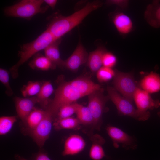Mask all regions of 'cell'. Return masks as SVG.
<instances>
[{
  "instance_id": "6da1fadb",
  "label": "cell",
  "mask_w": 160,
  "mask_h": 160,
  "mask_svg": "<svg viewBox=\"0 0 160 160\" xmlns=\"http://www.w3.org/2000/svg\"><path fill=\"white\" fill-rule=\"evenodd\" d=\"M102 4L99 1L89 2L81 9L68 16L55 13L49 18L46 29L56 40L60 39L80 24L91 12L101 7Z\"/></svg>"
},
{
  "instance_id": "7a4b0ae2",
  "label": "cell",
  "mask_w": 160,
  "mask_h": 160,
  "mask_svg": "<svg viewBox=\"0 0 160 160\" xmlns=\"http://www.w3.org/2000/svg\"><path fill=\"white\" fill-rule=\"evenodd\" d=\"M56 40L50 32L46 29L32 41L21 45L18 53L19 60L10 68L12 77L16 78L18 77V69L21 65L39 51L44 50Z\"/></svg>"
},
{
  "instance_id": "3957f363",
  "label": "cell",
  "mask_w": 160,
  "mask_h": 160,
  "mask_svg": "<svg viewBox=\"0 0 160 160\" xmlns=\"http://www.w3.org/2000/svg\"><path fill=\"white\" fill-rule=\"evenodd\" d=\"M44 0H22L4 9L7 16L30 20L36 15L45 13L49 6H42Z\"/></svg>"
},
{
  "instance_id": "277c9868",
  "label": "cell",
  "mask_w": 160,
  "mask_h": 160,
  "mask_svg": "<svg viewBox=\"0 0 160 160\" xmlns=\"http://www.w3.org/2000/svg\"><path fill=\"white\" fill-rule=\"evenodd\" d=\"M82 97L70 84L69 81L63 82L60 84L56 90L53 99L46 108L52 113L55 119L61 107L75 102Z\"/></svg>"
},
{
  "instance_id": "5b68a950",
  "label": "cell",
  "mask_w": 160,
  "mask_h": 160,
  "mask_svg": "<svg viewBox=\"0 0 160 160\" xmlns=\"http://www.w3.org/2000/svg\"><path fill=\"white\" fill-rule=\"evenodd\" d=\"M102 88L95 90L88 95V105L94 119L93 127L100 130L102 124V117L105 111L106 103L109 99L105 96Z\"/></svg>"
},
{
  "instance_id": "8992f818",
  "label": "cell",
  "mask_w": 160,
  "mask_h": 160,
  "mask_svg": "<svg viewBox=\"0 0 160 160\" xmlns=\"http://www.w3.org/2000/svg\"><path fill=\"white\" fill-rule=\"evenodd\" d=\"M113 81V87L122 96L133 103L134 93L137 87L131 73L122 72L115 70Z\"/></svg>"
},
{
  "instance_id": "52a82bcc",
  "label": "cell",
  "mask_w": 160,
  "mask_h": 160,
  "mask_svg": "<svg viewBox=\"0 0 160 160\" xmlns=\"http://www.w3.org/2000/svg\"><path fill=\"white\" fill-rule=\"evenodd\" d=\"M133 99L140 116V121L147 120L150 116L148 110H153L160 107V102L154 100L149 93L137 87L133 96Z\"/></svg>"
},
{
  "instance_id": "ba28073f",
  "label": "cell",
  "mask_w": 160,
  "mask_h": 160,
  "mask_svg": "<svg viewBox=\"0 0 160 160\" xmlns=\"http://www.w3.org/2000/svg\"><path fill=\"white\" fill-rule=\"evenodd\" d=\"M45 111L44 117L39 125L34 129L26 132L40 149L49 137L54 120L49 110L46 108Z\"/></svg>"
},
{
  "instance_id": "9c48e42d",
  "label": "cell",
  "mask_w": 160,
  "mask_h": 160,
  "mask_svg": "<svg viewBox=\"0 0 160 160\" xmlns=\"http://www.w3.org/2000/svg\"><path fill=\"white\" fill-rule=\"evenodd\" d=\"M107 90L109 99L116 106L119 115L129 116L140 121V115L132 103L121 96L113 87L108 86Z\"/></svg>"
},
{
  "instance_id": "30bf717a",
  "label": "cell",
  "mask_w": 160,
  "mask_h": 160,
  "mask_svg": "<svg viewBox=\"0 0 160 160\" xmlns=\"http://www.w3.org/2000/svg\"><path fill=\"white\" fill-rule=\"evenodd\" d=\"M106 131L115 148H118L120 145L125 150H133L137 148V142L135 138L119 128L108 125L106 127Z\"/></svg>"
},
{
  "instance_id": "8fae6325",
  "label": "cell",
  "mask_w": 160,
  "mask_h": 160,
  "mask_svg": "<svg viewBox=\"0 0 160 160\" xmlns=\"http://www.w3.org/2000/svg\"><path fill=\"white\" fill-rule=\"evenodd\" d=\"M88 55L81 42L79 41L72 54L64 60L65 67L72 71H77L81 65L87 63Z\"/></svg>"
},
{
  "instance_id": "7c38bea8",
  "label": "cell",
  "mask_w": 160,
  "mask_h": 160,
  "mask_svg": "<svg viewBox=\"0 0 160 160\" xmlns=\"http://www.w3.org/2000/svg\"><path fill=\"white\" fill-rule=\"evenodd\" d=\"M14 101L18 117L24 123L26 118L38 103L36 97H16Z\"/></svg>"
},
{
  "instance_id": "4fadbf2b",
  "label": "cell",
  "mask_w": 160,
  "mask_h": 160,
  "mask_svg": "<svg viewBox=\"0 0 160 160\" xmlns=\"http://www.w3.org/2000/svg\"><path fill=\"white\" fill-rule=\"evenodd\" d=\"M85 145V140L81 136L77 134L72 135L65 140L62 154L63 156L77 154L84 149Z\"/></svg>"
},
{
  "instance_id": "5bb4252c",
  "label": "cell",
  "mask_w": 160,
  "mask_h": 160,
  "mask_svg": "<svg viewBox=\"0 0 160 160\" xmlns=\"http://www.w3.org/2000/svg\"><path fill=\"white\" fill-rule=\"evenodd\" d=\"M113 23L118 32L125 36L131 33L133 29V23L131 18L125 13L118 12L112 18Z\"/></svg>"
},
{
  "instance_id": "9a60e30c",
  "label": "cell",
  "mask_w": 160,
  "mask_h": 160,
  "mask_svg": "<svg viewBox=\"0 0 160 160\" xmlns=\"http://www.w3.org/2000/svg\"><path fill=\"white\" fill-rule=\"evenodd\" d=\"M69 82L83 97L88 95L93 91L101 89L99 85L94 83L90 79L85 77L77 78Z\"/></svg>"
},
{
  "instance_id": "2e32d148",
  "label": "cell",
  "mask_w": 160,
  "mask_h": 160,
  "mask_svg": "<svg viewBox=\"0 0 160 160\" xmlns=\"http://www.w3.org/2000/svg\"><path fill=\"white\" fill-rule=\"evenodd\" d=\"M144 18L151 27H160V1L153 0L147 7L144 14Z\"/></svg>"
},
{
  "instance_id": "e0dca14e",
  "label": "cell",
  "mask_w": 160,
  "mask_h": 160,
  "mask_svg": "<svg viewBox=\"0 0 160 160\" xmlns=\"http://www.w3.org/2000/svg\"><path fill=\"white\" fill-rule=\"evenodd\" d=\"M141 89L148 93H153L160 90V76L152 72L144 77L140 82Z\"/></svg>"
},
{
  "instance_id": "ac0fdd59",
  "label": "cell",
  "mask_w": 160,
  "mask_h": 160,
  "mask_svg": "<svg viewBox=\"0 0 160 160\" xmlns=\"http://www.w3.org/2000/svg\"><path fill=\"white\" fill-rule=\"evenodd\" d=\"M106 51L104 47L100 46L89 54L87 63L92 73H97L102 66L103 57Z\"/></svg>"
},
{
  "instance_id": "d6986e66",
  "label": "cell",
  "mask_w": 160,
  "mask_h": 160,
  "mask_svg": "<svg viewBox=\"0 0 160 160\" xmlns=\"http://www.w3.org/2000/svg\"><path fill=\"white\" fill-rule=\"evenodd\" d=\"M61 39L55 41L44 49L45 55L56 66L60 68L65 67V62L61 58L59 45Z\"/></svg>"
},
{
  "instance_id": "ffe728a7",
  "label": "cell",
  "mask_w": 160,
  "mask_h": 160,
  "mask_svg": "<svg viewBox=\"0 0 160 160\" xmlns=\"http://www.w3.org/2000/svg\"><path fill=\"white\" fill-rule=\"evenodd\" d=\"M91 140L92 143L89 151V156L92 160H101L105 156L102 146L105 143V140L103 137L98 135L93 136Z\"/></svg>"
},
{
  "instance_id": "44dd1931",
  "label": "cell",
  "mask_w": 160,
  "mask_h": 160,
  "mask_svg": "<svg viewBox=\"0 0 160 160\" xmlns=\"http://www.w3.org/2000/svg\"><path fill=\"white\" fill-rule=\"evenodd\" d=\"M29 65L33 69L42 71L54 69L56 66L45 55L39 54H36L35 56L29 62Z\"/></svg>"
},
{
  "instance_id": "7402d4cb",
  "label": "cell",
  "mask_w": 160,
  "mask_h": 160,
  "mask_svg": "<svg viewBox=\"0 0 160 160\" xmlns=\"http://www.w3.org/2000/svg\"><path fill=\"white\" fill-rule=\"evenodd\" d=\"M45 111L35 108L28 116L25 123L26 132L34 129L42 120Z\"/></svg>"
},
{
  "instance_id": "603a6c76",
  "label": "cell",
  "mask_w": 160,
  "mask_h": 160,
  "mask_svg": "<svg viewBox=\"0 0 160 160\" xmlns=\"http://www.w3.org/2000/svg\"><path fill=\"white\" fill-rule=\"evenodd\" d=\"M53 90L51 83L49 81H45L42 85L40 91L36 97L38 103L46 108L49 104V99Z\"/></svg>"
},
{
  "instance_id": "cb8c5ba5",
  "label": "cell",
  "mask_w": 160,
  "mask_h": 160,
  "mask_svg": "<svg viewBox=\"0 0 160 160\" xmlns=\"http://www.w3.org/2000/svg\"><path fill=\"white\" fill-rule=\"evenodd\" d=\"M80 124L76 118L70 117L55 120L53 125L56 130H59L62 129H75L79 127Z\"/></svg>"
},
{
  "instance_id": "d4e9b609",
  "label": "cell",
  "mask_w": 160,
  "mask_h": 160,
  "mask_svg": "<svg viewBox=\"0 0 160 160\" xmlns=\"http://www.w3.org/2000/svg\"><path fill=\"white\" fill-rule=\"evenodd\" d=\"M76 118L80 124L84 125H93L94 119L93 116L87 106L79 104L76 113Z\"/></svg>"
},
{
  "instance_id": "484cf974",
  "label": "cell",
  "mask_w": 160,
  "mask_h": 160,
  "mask_svg": "<svg viewBox=\"0 0 160 160\" xmlns=\"http://www.w3.org/2000/svg\"><path fill=\"white\" fill-rule=\"evenodd\" d=\"M79 104L75 102L62 106L59 109L56 116L57 118L54 120L71 117L72 115L76 113Z\"/></svg>"
},
{
  "instance_id": "4316f807",
  "label": "cell",
  "mask_w": 160,
  "mask_h": 160,
  "mask_svg": "<svg viewBox=\"0 0 160 160\" xmlns=\"http://www.w3.org/2000/svg\"><path fill=\"white\" fill-rule=\"evenodd\" d=\"M17 116H2L0 118V135H3L9 132L17 121Z\"/></svg>"
},
{
  "instance_id": "83f0119b",
  "label": "cell",
  "mask_w": 160,
  "mask_h": 160,
  "mask_svg": "<svg viewBox=\"0 0 160 160\" xmlns=\"http://www.w3.org/2000/svg\"><path fill=\"white\" fill-rule=\"evenodd\" d=\"M42 85L39 81H30L23 87L21 92L25 97L37 95L40 91Z\"/></svg>"
},
{
  "instance_id": "f1b7e54d",
  "label": "cell",
  "mask_w": 160,
  "mask_h": 160,
  "mask_svg": "<svg viewBox=\"0 0 160 160\" xmlns=\"http://www.w3.org/2000/svg\"><path fill=\"white\" fill-rule=\"evenodd\" d=\"M97 78L100 82H105L114 77L115 70L112 68L102 66L96 73Z\"/></svg>"
},
{
  "instance_id": "f546056e",
  "label": "cell",
  "mask_w": 160,
  "mask_h": 160,
  "mask_svg": "<svg viewBox=\"0 0 160 160\" xmlns=\"http://www.w3.org/2000/svg\"><path fill=\"white\" fill-rule=\"evenodd\" d=\"M9 73L7 70L1 68L0 69V81L6 89V93L8 96L13 94V91L9 84Z\"/></svg>"
},
{
  "instance_id": "4dcf8cb0",
  "label": "cell",
  "mask_w": 160,
  "mask_h": 160,
  "mask_svg": "<svg viewBox=\"0 0 160 160\" xmlns=\"http://www.w3.org/2000/svg\"><path fill=\"white\" fill-rule=\"evenodd\" d=\"M117 59L113 53L106 51L104 54L102 58L103 66L112 68L116 64Z\"/></svg>"
},
{
  "instance_id": "1f68e13d",
  "label": "cell",
  "mask_w": 160,
  "mask_h": 160,
  "mask_svg": "<svg viewBox=\"0 0 160 160\" xmlns=\"http://www.w3.org/2000/svg\"><path fill=\"white\" fill-rule=\"evenodd\" d=\"M108 5H115L123 9L127 8L128 6L129 1L127 0H108L105 2Z\"/></svg>"
},
{
  "instance_id": "d6a6232c",
  "label": "cell",
  "mask_w": 160,
  "mask_h": 160,
  "mask_svg": "<svg viewBox=\"0 0 160 160\" xmlns=\"http://www.w3.org/2000/svg\"><path fill=\"white\" fill-rule=\"evenodd\" d=\"M41 149L32 156L33 160H51L47 153L44 150Z\"/></svg>"
},
{
  "instance_id": "836d02e7",
  "label": "cell",
  "mask_w": 160,
  "mask_h": 160,
  "mask_svg": "<svg viewBox=\"0 0 160 160\" xmlns=\"http://www.w3.org/2000/svg\"><path fill=\"white\" fill-rule=\"evenodd\" d=\"M44 2L47 4L48 6L50 7L52 9H54L57 2L56 0H44Z\"/></svg>"
},
{
  "instance_id": "e575fe53",
  "label": "cell",
  "mask_w": 160,
  "mask_h": 160,
  "mask_svg": "<svg viewBox=\"0 0 160 160\" xmlns=\"http://www.w3.org/2000/svg\"><path fill=\"white\" fill-rule=\"evenodd\" d=\"M15 157L16 160H28L18 154H16Z\"/></svg>"
},
{
  "instance_id": "d590c367",
  "label": "cell",
  "mask_w": 160,
  "mask_h": 160,
  "mask_svg": "<svg viewBox=\"0 0 160 160\" xmlns=\"http://www.w3.org/2000/svg\"><path fill=\"white\" fill-rule=\"evenodd\" d=\"M157 115L160 118V111L157 113Z\"/></svg>"
}]
</instances>
